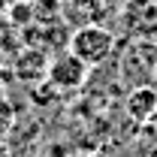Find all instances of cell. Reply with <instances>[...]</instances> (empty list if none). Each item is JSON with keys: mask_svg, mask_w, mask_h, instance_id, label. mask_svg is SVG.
<instances>
[{"mask_svg": "<svg viewBox=\"0 0 157 157\" xmlns=\"http://www.w3.org/2000/svg\"><path fill=\"white\" fill-rule=\"evenodd\" d=\"M76 58H82L88 67H100L103 60L115 52V33L103 24H82L70 33V45H67Z\"/></svg>", "mask_w": 157, "mask_h": 157, "instance_id": "cell-1", "label": "cell"}, {"mask_svg": "<svg viewBox=\"0 0 157 157\" xmlns=\"http://www.w3.org/2000/svg\"><path fill=\"white\" fill-rule=\"evenodd\" d=\"M6 21L15 30H24L27 24H33V3L30 0H12V6L6 9Z\"/></svg>", "mask_w": 157, "mask_h": 157, "instance_id": "cell-6", "label": "cell"}, {"mask_svg": "<svg viewBox=\"0 0 157 157\" xmlns=\"http://www.w3.org/2000/svg\"><path fill=\"white\" fill-rule=\"evenodd\" d=\"M63 15V0H33V21L36 24H52Z\"/></svg>", "mask_w": 157, "mask_h": 157, "instance_id": "cell-7", "label": "cell"}, {"mask_svg": "<svg viewBox=\"0 0 157 157\" xmlns=\"http://www.w3.org/2000/svg\"><path fill=\"white\" fill-rule=\"evenodd\" d=\"M121 3H127V0H121Z\"/></svg>", "mask_w": 157, "mask_h": 157, "instance_id": "cell-12", "label": "cell"}, {"mask_svg": "<svg viewBox=\"0 0 157 157\" xmlns=\"http://www.w3.org/2000/svg\"><path fill=\"white\" fill-rule=\"evenodd\" d=\"M12 127H15V106L6 97H0V145H6Z\"/></svg>", "mask_w": 157, "mask_h": 157, "instance_id": "cell-8", "label": "cell"}, {"mask_svg": "<svg viewBox=\"0 0 157 157\" xmlns=\"http://www.w3.org/2000/svg\"><path fill=\"white\" fill-rule=\"evenodd\" d=\"M48 63H52V58H48V52L45 48H36V45H21V52L15 55V60H12V76L18 78V82H24V85H39L42 78L48 76Z\"/></svg>", "mask_w": 157, "mask_h": 157, "instance_id": "cell-4", "label": "cell"}, {"mask_svg": "<svg viewBox=\"0 0 157 157\" xmlns=\"http://www.w3.org/2000/svg\"><path fill=\"white\" fill-rule=\"evenodd\" d=\"M88 73H91V67L67 48V52H60L58 58H52L45 78H48V85L55 91H78L88 82Z\"/></svg>", "mask_w": 157, "mask_h": 157, "instance_id": "cell-2", "label": "cell"}, {"mask_svg": "<svg viewBox=\"0 0 157 157\" xmlns=\"http://www.w3.org/2000/svg\"><path fill=\"white\" fill-rule=\"evenodd\" d=\"M30 3H33V0H30Z\"/></svg>", "mask_w": 157, "mask_h": 157, "instance_id": "cell-13", "label": "cell"}, {"mask_svg": "<svg viewBox=\"0 0 157 157\" xmlns=\"http://www.w3.org/2000/svg\"><path fill=\"white\" fill-rule=\"evenodd\" d=\"M121 24L133 36H157V0H127Z\"/></svg>", "mask_w": 157, "mask_h": 157, "instance_id": "cell-3", "label": "cell"}, {"mask_svg": "<svg viewBox=\"0 0 157 157\" xmlns=\"http://www.w3.org/2000/svg\"><path fill=\"white\" fill-rule=\"evenodd\" d=\"M0 97H6V88H3V85H0Z\"/></svg>", "mask_w": 157, "mask_h": 157, "instance_id": "cell-11", "label": "cell"}, {"mask_svg": "<svg viewBox=\"0 0 157 157\" xmlns=\"http://www.w3.org/2000/svg\"><path fill=\"white\" fill-rule=\"evenodd\" d=\"M127 115L133 118V121H139V124H145L148 118L157 115V88H151V85H139V88H133L130 94H127Z\"/></svg>", "mask_w": 157, "mask_h": 157, "instance_id": "cell-5", "label": "cell"}, {"mask_svg": "<svg viewBox=\"0 0 157 157\" xmlns=\"http://www.w3.org/2000/svg\"><path fill=\"white\" fill-rule=\"evenodd\" d=\"M12 6V0H0V18H6V9Z\"/></svg>", "mask_w": 157, "mask_h": 157, "instance_id": "cell-9", "label": "cell"}, {"mask_svg": "<svg viewBox=\"0 0 157 157\" xmlns=\"http://www.w3.org/2000/svg\"><path fill=\"white\" fill-rule=\"evenodd\" d=\"M0 157H12V151H9L6 145H0Z\"/></svg>", "mask_w": 157, "mask_h": 157, "instance_id": "cell-10", "label": "cell"}]
</instances>
